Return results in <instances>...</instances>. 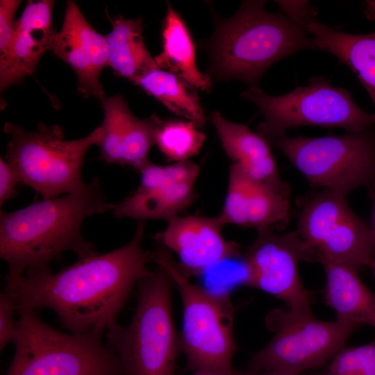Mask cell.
<instances>
[{"instance_id": "1", "label": "cell", "mask_w": 375, "mask_h": 375, "mask_svg": "<svg viewBox=\"0 0 375 375\" xmlns=\"http://www.w3.org/2000/svg\"><path fill=\"white\" fill-rule=\"evenodd\" d=\"M144 224L138 221L132 240L102 254L78 259L57 273L50 268L8 272L4 290L16 312L48 308L71 333L102 337L117 322L133 288L151 270L154 253L142 248Z\"/></svg>"}, {"instance_id": "6", "label": "cell", "mask_w": 375, "mask_h": 375, "mask_svg": "<svg viewBox=\"0 0 375 375\" xmlns=\"http://www.w3.org/2000/svg\"><path fill=\"white\" fill-rule=\"evenodd\" d=\"M17 313L15 353L5 375H123L102 337L63 333L35 311Z\"/></svg>"}, {"instance_id": "12", "label": "cell", "mask_w": 375, "mask_h": 375, "mask_svg": "<svg viewBox=\"0 0 375 375\" xmlns=\"http://www.w3.org/2000/svg\"><path fill=\"white\" fill-rule=\"evenodd\" d=\"M244 254L249 266L246 285L284 301L288 308L312 311L298 265L301 260H316V257L297 231L276 234L272 228L259 230Z\"/></svg>"}, {"instance_id": "3", "label": "cell", "mask_w": 375, "mask_h": 375, "mask_svg": "<svg viewBox=\"0 0 375 375\" xmlns=\"http://www.w3.org/2000/svg\"><path fill=\"white\" fill-rule=\"evenodd\" d=\"M264 1H245L231 17L217 21L210 42L211 71L249 87L276 62L303 49H317L306 26L264 8Z\"/></svg>"}, {"instance_id": "25", "label": "cell", "mask_w": 375, "mask_h": 375, "mask_svg": "<svg viewBox=\"0 0 375 375\" xmlns=\"http://www.w3.org/2000/svg\"><path fill=\"white\" fill-rule=\"evenodd\" d=\"M206 136L190 121L161 119L155 144L170 161H183L199 153Z\"/></svg>"}, {"instance_id": "13", "label": "cell", "mask_w": 375, "mask_h": 375, "mask_svg": "<svg viewBox=\"0 0 375 375\" xmlns=\"http://www.w3.org/2000/svg\"><path fill=\"white\" fill-rule=\"evenodd\" d=\"M140 183L112 210L115 217L138 221H169L197 197L194 189L198 169L190 160L158 165L149 161L139 172Z\"/></svg>"}, {"instance_id": "15", "label": "cell", "mask_w": 375, "mask_h": 375, "mask_svg": "<svg viewBox=\"0 0 375 375\" xmlns=\"http://www.w3.org/2000/svg\"><path fill=\"white\" fill-rule=\"evenodd\" d=\"M155 236L156 242L174 251L181 272L188 277L200 276L218 262L242 254L238 244L226 241L217 216H174Z\"/></svg>"}, {"instance_id": "27", "label": "cell", "mask_w": 375, "mask_h": 375, "mask_svg": "<svg viewBox=\"0 0 375 375\" xmlns=\"http://www.w3.org/2000/svg\"><path fill=\"white\" fill-rule=\"evenodd\" d=\"M326 371L330 375H375V340L342 348L331 358Z\"/></svg>"}, {"instance_id": "19", "label": "cell", "mask_w": 375, "mask_h": 375, "mask_svg": "<svg viewBox=\"0 0 375 375\" xmlns=\"http://www.w3.org/2000/svg\"><path fill=\"white\" fill-rule=\"evenodd\" d=\"M326 274L324 297L337 319L375 328V294L362 281L358 271L346 265L321 262Z\"/></svg>"}, {"instance_id": "33", "label": "cell", "mask_w": 375, "mask_h": 375, "mask_svg": "<svg viewBox=\"0 0 375 375\" xmlns=\"http://www.w3.org/2000/svg\"><path fill=\"white\" fill-rule=\"evenodd\" d=\"M236 375H302L301 374H292L275 371H262L258 372H249L247 371L238 372L236 371ZM318 375H330L327 371L324 372Z\"/></svg>"}, {"instance_id": "16", "label": "cell", "mask_w": 375, "mask_h": 375, "mask_svg": "<svg viewBox=\"0 0 375 375\" xmlns=\"http://www.w3.org/2000/svg\"><path fill=\"white\" fill-rule=\"evenodd\" d=\"M101 103V158L106 164L128 165L139 172L150 161L149 153L161 119L156 114L143 119L136 117L120 94L106 97Z\"/></svg>"}, {"instance_id": "34", "label": "cell", "mask_w": 375, "mask_h": 375, "mask_svg": "<svg viewBox=\"0 0 375 375\" xmlns=\"http://www.w3.org/2000/svg\"><path fill=\"white\" fill-rule=\"evenodd\" d=\"M365 14L367 19L375 20V0H369L366 1Z\"/></svg>"}, {"instance_id": "18", "label": "cell", "mask_w": 375, "mask_h": 375, "mask_svg": "<svg viewBox=\"0 0 375 375\" xmlns=\"http://www.w3.org/2000/svg\"><path fill=\"white\" fill-rule=\"evenodd\" d=\"M227 156L251 178L289 198L290 187L280 176L269 142L247 126L226 119L219 112L210 115Z\"/></svg>"}, {"instance_id": "9", "label": "cell", "mask_w": 375, "mask_h": 375, "mask_svg": "<svg viewBox=\"0 0 375 375\" xmlns=\"http://www.w3.org/2000/svg\"><path fill=\"white\" fill-rule=\"evenodd\" d=\"M272 339L249 359V372L301 374L326 365L361 326L337 319H317L312 311L274 308L265 316Z\"/></svg>"}, {"instance_id": "20", "label": "cell", "mask_w": 375, "mask_h": 375, "mask_svg": "<svg viewBox=\"0 0 375 375\" xmlns=\"http://www.w3.org/2000/svg\"><path fill=\"white\" fill-rule=\"evenodd\" d=\"M317 49L331 53L356 75L375 106V31L351 34L314 20L307 26Z\"/></svg>"}, {"instance_id": "22", "label": "cell", "mask_w": 375, "mask_h": 375, "mask_svg": "<svg viewBox=\"0 0 375 375\" xmlns=\"http://www.w3.org/2000/svg\"><path fill=\"white\" fill-rule=\"evenodd\" d=\"M162 39V50L154 58L158 68L179 75L198 90L208 91L210 79L197 67L195 46L190 31L169 3Z\"/></svg>"}, {"instance_id": "31", "label": "cell", "mask_w": 375, "mask_h": 375, "mask_svg": "<svg viewBox=\"0 0 375 375\" xmlns=\"http://www.w3.org/2000/svg\"><path fill=\"white\" fill-rule=\"evenodd\" d=\"M21 183L19 174L16 167L10 162L0 159V205L14 198L17 191V185Z\"/></svg>"}, {"instance_id": "17", "label": "cell", "mask_w": 375, "mask_h": 375, "mask_svg": "<svg viewBox=\"0 0 375 375\" xmlns=\"http://www.w3.org/2000/svg\"><path fill=\"white\" fill-rule=\"evenodd\" d=\"M55 1H28L17 20L8 52L0 59V88L3 92L33 74L43 54L51 50L56 33L52 12Z\"/></svg>"}, {"instance_id": "14", "label": "cell", "mask_w": 375, "mask_h": 375, "mask_svg": "<svg viewBox=\"0 0 375 375\" xmlns=\"http://www.w3.org/2000/svg\"><path fill=\"white\" fill-rule=\"evenodd\" d=\"M51 51L74 70L78 90L84 97L92 96L101 101L106 97L99 81L102 70L109 66L106 35L92 27L74 1H67Z\"/></svg>"}, {"instance_id": "4", "label": "cell", "mask_w": 375, "mask_h": 375, "mask_svg": "<svg viewBox=\"0 0 375 375\" xmlns=\"http://www.w3.org/2000/svg\"><path fill=\"white\" fill-rule=\"evenodd\" d=\"M157 267L138 283L135 308L126 326L106 331V345L117 358L123 375H176L180 349L172 311L174 282Z\"/></svg>"}, {"instance_id": "23", "label": "cell", "mask_w": 375, "mask_h": 375, "mask_svg": "<svg viewBox=\"0 0 375 375\" xmlns=\"http://www.w3.org/2000/svg\"><path fill=\"white\" fill-rule=\"evenodd\" d=\"M160 101L169 110L195 124L205 125L206 118L197 88L178 74L160 68L141 76L135 84Z\"/></svg>"}, {"instance_id": "24", "label": "cell", "mask_w": 375, "mask_h": 375, "mask_svg": "<svg viewBox=\"0 0 375 375\" xmlns=\"http://www.w3.org/2000/svg\"><path fill=\"white\" fill-rule=\"evenodd\" d=\"M289 198L252 178L244 204L246 227L283 230L290 221Z\"/></svg>"}, {"instance_id": "11", "label": "cell", "mask_w": 375, "mask_h": 375, "mask_svg": "<svg viewBox=\"0 0 375 375\" xmlns=\"http://www.w3.org/2000/svg\"><path fill=\"white\" fill-rule=\"evenodd\" d=\"M297 233L315 253L358 272L375 258L369 225L351 209L347 197L329 189L311 194L303 203Z\"/></svg>"}, {"instance_id": "32", "label": "cell", "mask_w": 375, "mask_h": 375, "mask_svg": "<svg viewBox=\"0 0 375 375\" xmlns=\"http://www.w3.org/2000/svg\"><path fill=\"white\" fill-rule=\"evenodd\" d=\"M367 188L368 190L369 197L372 201V210L368 225L372 234L375 256V179Z\"/></svg>"}, {"instance_id": "28", "label": "cell", "mask_w": 375, "mask_h": 375, "mask_svg": "<svg viewBox=\"0 0 375 375\" xmlns=\"http://www.w3.org/2000/svg\"><path fill=\"white\" fill-rule=\"evenodd\" d=\"M21 3L19 0L0 1V59L6 56L15 32V13Z\"/></svg>"}, {"instance_id": "36", "label": "cell", "mask_w": 375, "mask_h": 375, "mask_svg": "<svg viewBox=\"0 0 375 375\" xmlns=\"http://www.w3.org/2000/svg\"><path fill=\"white\" fill-rule=\"evenodd\" d=\"M193 375H215V374L208 373V372H194Z\"/></svg>"}, {"instance_id": "7", "label": "cell", "mask_w": 375, "mask_h": 375, "mask_svg": "<svg viewBox=\"0 0 375 375\" xmlns=\"http://www.w3.org/2000/svg\"><path fill=\"white\" fill-rule=\"evenodd\" d=\"M3 131L10 136L6 160L17 169L21 183L43 199L60 197L82 190V167L89 148L99 143L103 129L99 126L88 135L65 140L61 126L40 122L35 130L26 131L6 122Z\"/></svg>"}, {"instance_id": "26", "label": "cell", "mask_w": 375, "mask_h": 375, "mask_svg": "<svg viewBox=\"0 0 375 375\" xmlns=\"http://www.w3.org/2000/svg\"><path fill=\"white\" fill-rule=\"evenodd\" d=\"M251 177L239 165L230 167L228 185L222 212L217 216L223 224L246 227L244 204Z\"/></svg>"}, {"instance_id": "5", "label": "cell", "mask_w": 375, "mask_h": 375, "mask_svg": "<svg viewBox=\"0 0 375 375\" xmlns=\"http://www.w3.org/2000/svg\"><path fill=\"white\" fill-rule=\"evenodd\" d=\"M153 253V262L165 268L181 295L183 317L179 342L186 370L236 375L232 365L238 349L233 334L235 309L229 295L192 283L169 250L160 244L156 243Z\"/></svg>"}, {"instance_id": "29", "label": "cell", "mask_w": 375, "mask_h": 375, "mask_svg": "<svg viewBox=\"0 0 375 375\" xmlns=\"http://www.w3.org/2000/svg\"><path fill=\"white\" fill-rule=\"evenodd\" d=\"M15 303L3 290L0 294V351L13 340L17 331V321L15 319Z\"/></svg>"}, {"instance_id": "10", "label": "cell", "mask_w": 375, "mask_h": 375, "mask_svg": "<svg viewBox=\"0 0 375 375\" xmlns=\"http://www.w3.org/2000/svg\"><path fill=\"white\" fill-rule=\"evenodd\" d=\"M283 152L314 188L347 197L375 179V131L340 135L282 138L269 142Z\"/></svg>"}, {"instance_id": "21", "label": "cell", "mask_w": 375, "mask_h": 375, "mask_svg": "<svg viewBox=\"0 0 375 375\" xmlns=\"http://www.w3.org/2000/svg\"><path fill=\"white\" fill-rule=\"evenodd\" d=\"M142 19L117 16L112 31L106 35L108 65L115 73L136 83L147 72L158 68L142 37Z\"/></svg>"}, {"instance_id": "8", "label": "cell", "mask_w": 375, "mask_h": 375, "mask_svg": "<svg viewBox=\"0 0 375 375\" xmlns=\"http://www.w3.org/2000/svg\"><path fill=\"white\" fill-rule=\"evenodd\" d=\"M241 97L253 103L264 117L257 133L269 142L286 131L303 126L342 128L358 133L375 125V112L360 108L344 88L332 86L324 76H313L306 86L270 96L260 87H249Z\"/></svg>"}, {"instance_id": "2", "label": "cell", "mask_w": 375, "mask_h": 375, "mask_svg": "<svg viewBox=\"0 0 375 375\" xmlns=\"http://www.w3.org/2000/svg\"><path fill=\"white\" fill-rule=\"evenodd\" d=\"M98 176L80 191L34 202L12 212L0 211V257L8 272L49 268L65 252L78 259L97 255L81 231L84 220L112 210Z\"/></svg>"}, {"instance_id": "30", "label": "cell", "mask_w": 375, "mask_h": 375, "mask_svg": "<svg viewBox=\"0 0 375 375\" xmlns=\"http://www.w3.org/2000/svg\"><path fill=\"white\" fill-rule=\"evenodd\" d=\"M281 10L290 20L307 26L315 19L317 9L308 1H276Z\"/></svg>"}, {"instance_id": "35", "label": "cell", "mask_w": 375, "mask_h": 375, "mask_svg": "<svg viewBox=\"0 0 375 375\" xmlns=\"http://www.w3.org/2000/svg\"><path fill=\"white\" fill-rule=\"evenodd\" d=\"M369 267H370L375 278V258L372 260Z\"/></svg>"}]
</instances>
